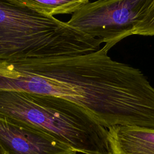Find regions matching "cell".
<instances>
[{
  "label": "cell",
  "instance_id": "1",
  "mask_svg": "<svg viewBox=\"0 0 154 154\" xmlns=\"http://www.w3.org/2000/svg\"><path fill=\"white\" fill-rule=\"evenodd\" d=\"M103 46L82 55L0 59V90L58 97L84 108L102 126L111 127L128 94L121 63Z\"/></svg>",
  "mask_w": 154,
  "mask_h": 154
},
{
  "label": "cell",
  "instance_id": "2",
  "mask_svg": "<svg viewBox=\"0 0 154 154\" xmlns=\"http://www.w3.org/2000/svg\"><path fill=\"white\" fill-rule=\"evenodd\" d=\"M0 116L38 129L76 153L109 154L108 129L67 100L25 91L0 90Z\"/></svg>",
  "mask_w": 154,
  "mask_h": 154
},
{
  "label": "cell",
  "instance_id": "3",
  "mask_svg": "<svg viewBox=\"0 0 154 154\" xmlns=\"http://www.w3.org/2000/svg\"><path fill=\"white\" fill-rule=\"evenodd\" d=\"M102 43L67 22L0 1V59L82 55Z\"/></svg>",
  "mask_w": 154,
  "mask_h": 154
},
{
  "label": "cell",
  "instance_id": "4",
  "mask_svg": "<svg viewBox=\"0 0 154 154\" xmlns=\"http://www.w3.org/2000/svg\"><path fill=\"white\" fill-rule=\"evenodd\" d=\"M149 0H88L75 11L67 23L99 39L110 49L132 35Z\"/></svg>",
  "mask_w": 154,
  "mask_h": 154
},
{
  "label": "cell",
  "instance_id": "5",
  "mask_svg": "<svg viewBox=\"0 0 154 154\" xmlns=\"http://www.w3.org/2000/svg\"><path fill=\"white\" fill-rule=\"evenodd\" d=\"M0 145L7 154L76 153L44 132L4 116H0Z\"/></svg>",
  "mask_w": 154,
  "mask_h": 154
},
{
  "label": "cell",
  "instance_id": "6",
  "mask_svg": "<svg viewBox=\"0 0 154 154\" xmlns=\"http://www.w3.org/2000/svg\"><path fill=\"white\" fill-rule=\"evenodd\" d=\"M108 131L109 154H154V129L116 126Z\"/></svg>",
  "mask_w": 154,
  "mask_h": 154
},
{
  "label": "cell",
  "instance_id": "7",
  "mask_svg": "<svg viewBox=\"0 0 154 154\" xmlns=\"http://www.w3.org/2000/svg\"><path fill=\"white\" fill-rule=\"evenodd\" d=\"M16 4L47 16L73 14L87 0H12Z\"/></svg>",
  "mask_w": 154,
  "mask_h": 154
},
{
  "label": "cell",
  "instance_id": "8",
  "mask_svg": "<svg viewBox=\"0 0 154 154\" xmlns=\"http://www.w3.org/2000/svg\"><path fill=\"white\" fill-rule=\"evenodd\" d=\"M132 35H154V0H149Z\"/></svg>",
  "mask_w": 154,
  "mask_h": 154
},
{
  "label": "cell",
  "instance_id": "9",
  "mask_svg": "<svg viewBox=\"0 0 154 154\" xmlns=\"http://www.w3.org/2000/svg\"><path fill=\"white\" fill-rule=\"evenodd\" d=\"M0 154H7V153L4 150L2 146L0 145Z\"/></svg>",
  "mask_w": 154,
  "mask_h": 154
}]
</instances>
